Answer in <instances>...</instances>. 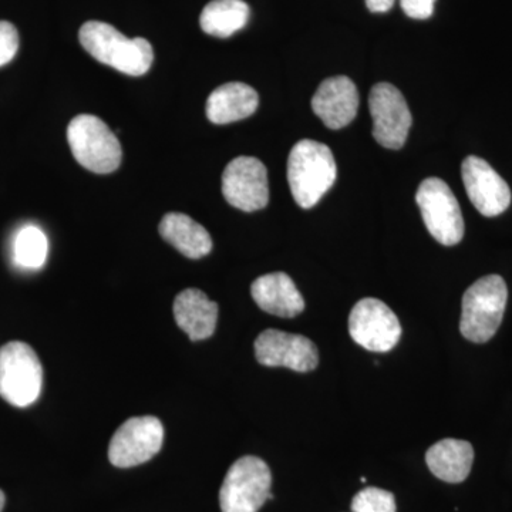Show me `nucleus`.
<instances>
[{
    "mask_svg": "<svg viewBox=\"0 0 512 512\" xmlns=\"http://www.w3.org/2000/svg\"><path fill=\"white\" fill-rule=\"evenodd\" d=\"M338 175L335 157L326 144L301 140L288 158V183L293 200L303 210L315 207Z\"/></svg>",
    "mask_w": 512,
    "mask_h": 512,
    "instance_id": "obj_1",
    "label": "nucleus"
},
{
    "mask_svg": "<svg viewBox=\"0 0 512 512\" xmlns=\"http://www.w3.org/2000/svg\"><path fill=\"white\" fill-rule=\"evenodd\" d=\"M80 43L97 62L107 64L128 76L140 77L150 70L154 60L153 47L143 37L128 39L109 23H84Z\"/></svg>",
    "mask_w": 512,
    "mask_h": 512,
    "instance_id": "obj_2",
    "label": "nucleus"
},
{
    "mask_svg": "<svg viewBox=\"0 0 512 512\" xmlns=\"http://www.w3.org/2000/svg\"><path fill=\"white\" fill-rule=\"evenodd\" d=\"M507 284L500 275H488L478 279L463 296L461 335L474 343L493 339L507 306Z\"/></svg>",
    "mask_w": 512,
    "mask_h": 512,
    "instance_id": "obj_3",
    "label": "nucleus"
},
{
    "mask_svg": "<svg viewBox=\"0 0 512 512\" xmlns=\"http://www.w3.org/2000/svg\"><path fill=\"white\" fill-rule=\"evenodd\" d=\"M67 141L77 163L92 173L110 174L120 167L123 148L119 138L99 117H74L67 127Z\"/></svg>",
    "mask_w": 512,
    "mask_h": 512,
    "instance_id": "obj_4",
    "label": "nucleus"
},
{
    "mask_svg": "<svg viewBox=\"0 0 512 512\" xmlns=\"http://www.w3.org/2000/svg\"><path fill=\"white\" fill-rule=\"evenodd\" d=\"M43 367L35 350L25 342L0 348V396L12 406L29 407L39 399Z\"/></svg>",
    "mask_w": 512,
    "mask_h": 512,
    "instance_id": "obj_5",
    "label": "nucleus"
},
{
    "mask_svg": "<svg viewBox=\"0 0 512 512\" xmlns=\"http://www.w3.org/2000/svg\"><path fill=\"white\" fill-rule=\"evenodd\" d=\"M272 474L261 458L245 456L229 468L220 491L222 512H258L271 494Z\"/></svg>",
    "mask_w": 512,
    "mask_h": 512,
    "instance_id": "obj_6",
    "label": "nucleus"
},
{
    "mask_svg": "<svg viewBox=\"0 0 512 512\" xmlns=\"http://www.w3.org/2000/svg\"><path fill=\"white\" fill-rule=\"evenodd\" d=\"M417 205L431 237L444 247L460 244L464 220L456 195L440 178H426L416 194Z\"/></svg>",
    "mask_w": 512,
    "mask_h": 512,
    "instance_id": "obj_7",
    "label": "nucleus"
},
{
    "mask_svg": "<svg viewBox=\"0 0 512 512\" xmlns=\"http://www.w3.org/2000/svg\"><path fill=\"white\" fill-rule=\"evenodd\" d=\"M350 338L370 352H390L402 338L396 313L379 299H362L349 316Z\"/></svg>",
    "mask_w": 512,
    "mask_h": 512,
    "instance_id": "obj_8",
    "label": "nucleus"
},
{
    "mask_svg": "<svg viewBox=\"0 0 512 512\" xmlns=\"http://www.w3.org/2000/svg\"><path fill=\"white\" fill-rule=\"evenodd\" d=\"M163 441L164 427L157 417H131L110 441V463L119 468L140 466L160 453Z\"/></svg>",
    "mask_w": 512,
    "mask_h": 512,
    "instance_id": "obj_9",
    "label": "nucleus"
},
{
    "mask_svg": "<svg viewBox=\"0 0 512 512\" xmlns=\"http://www.w3.org/2000/svg\"><path fill=\"white\" fill-rule=\"evenodd\" d=\"M373 137L380 146L400 150L412 127V113L402 92L390 83H377L369 96Z\"/></svg>",
    "mask_w": 512,
    "mask_h": 512,
    "instance_id": "obj_10",
    "label": "nucleus"
},
{
    "mask_svg": "<svg viewBox=\"0 0 512 512\" xmlns=\"http://www.w3.org/2000/svg\"><path fill=\"white\" fill-rule=\"evenodd\" d=\"M222 194L232 207L244 212L262 210L269 202L268 171L255 157H237L222 174Z\"/></svg>",
    "mask_w": 512,
    "mask_h": 512,
    "instance_id": "obj_11",
    "label": "nucleus"
},
{
    "mask_svg": "<svg viewBox=\"0 0 512 512\" xmlns=\"http://www.w3.org/2000/svg\"><path fill=\"white\" fill-rule=\"evenodd\" d=\"M255 356L261 365L299 373L312 372L319 363L318 348L311 339L278 329H266L256 338Z\"/></svg>",
    "mask_w": 512,
    "mask_h": 512,
    "instance_id": "obj_12",
    "label": "nucleus"
},
{
    "mask_svg": "<svg viewBox=\"0 0 512 512\" xmlns=\"http://www.w3.org/2000/svg\"><path fill=\"white\" fill-rule=\"evenodd\" d=\"M464 187L474 207L484 217H497L508 210L511 190L504 178L483 158L470 156L461 165Z\"/></svg>",
    "mask_w": 512,
    "mask_h": 512,
    "instance_id": "obj_13",
    "label": "nucleus"
},
{
    "mask_svg": "<svg viewBox=\"0 0 512 512\" xmlns=\"http://www.w3.org/2000/svg\"><path fill=\"white\" fill-rule=\"evenodd\" d=\"M359 109L356 84L346 76L323 80L312 99V110L326 127L339 130L355 120Z\"/></svg>",
    "mask_w": 512,
    "mask_h": 512,
    "instance_id": "obj_14",
    "label": "nucleus"
},
{
    "mask_svg": "<svg viewBox=\"0 0 512 512\" xmlns=\"http://www.w3.org/2000/svg\"><path fill=\"white\" fill-rule=\"evenodd\" d=\"M251 293L262 311L279 318H295L305 309L301 292L291 276L284 272H274L256 279L251 286Z\"/></svg>",
    "mask_w": 512,
    "mask_h": 512,
    "instance_id": "obj_15",
    "label": "nucleus"
},
{
    "mask_svg": "<svg viewBox=\"0 0 512 512\" xmlns=\"http://www.w3.org/2000/svg\"><path fill=\"white\" fill-rule=\"evenodd\" d=\"M175 322L191 340L211 338L217 328L218 305L200 289H185L174 301Z\"/></svg>",
    "mask_w": 512,
    "mask_h": 512,
    "instance_id": "obj_16",
    "label": "nucleus"
},
{
    "mask_svg": "<svg viewBox=\"0 0 512 512\" xmlns=\"http://www.w3.org/2000/svg\"><path fill=\"white\" fill-rule=\"evenodd\" d=\"M258 106V93L251 86L232 82L218 87L210 94L205 111L211 123L229 124L252 116Z\"/></svg>",
    "mask_w": 512,
    "mask_h": 512,
    "instance_id": "obj_17",
    "label": "nucleus"
},
{
    "mask_svg": "<svg viewBox=\"0 0 512 512\" xmlns=\"http://www.w3.org/2000/svg\"><path fill=\"white\" fill-rule=\"evenodd\" d=\"M474 448L468 441L446 439L433 444L426 454L431 473L450 484L463 483L470 476Z\"/></svg>",
    "mask_w": 512,
    "mask_h": 512,
    "instance_id": "obj_18",
    "label": "nucleus"
},
{
    "mask_svg": "<svg viewBox=\"0 0 512 512\" xmlns=\"http://www.w3.org/2000/svg\"><path fill=\"white\" fill-rule=\"evenodd\" d=\"M161 237L173 245L180 254L190 259L204 258L212 249L211 235L207 229L180 212L165 215L158 227Z\"/></svg>",
    "mask_w": 512,
    "mask_h": 512,
    "instance_id": "obj_19",
    "label": "nucleus"
},
{
    "mask_svg": "<svg viewBox=\"0 0 512 512\" xmlns=\"http://www.w3.org/2000/svg\"><path fill=\"white\" fill-rule=\"evenodd\" d=\"M251 15L244 0H212L202 10L200 25L207 35L229 37L244 29Z\"/></svg>",
    "mask_w": 512,
    "mask_h": 512,
    "instance_id": "obj_20",
    "label": "nucleus"
},
{
    "mask_svg": "<svg viewBox=\"0 0 512 512\" xmlns=\"http://www.w3.org/2000/svg\"><path fill=\"white\" fill-rule=\"evenodd\" d=\"M49 244L45 232L35 225H26L13 242V258L23 269H40L46 264Z\"/></svg>",
    "mask_w": 512,
    "mask_h": 512,
    "instance_id": "obj_21",
    "label": "nucleus"
},
{
    "mask_svg": "<svg viewBox=\"0 0 512 512\" xmlns=\"http://www.w3.org/2000/svg\"><path fill=\"white\" fill-rule=\"evenodd\" d=\"M396 500L390 491L367 487L352 500L353 512H396Z\"/></svg>",
    "mask_w": 512,
    "mask_h": 512,
    "instance_id": "obj_22",
    "label": "nucleus"
},
{
    "mask_svg": "<svg viewBox=\"0 0 512 512\" xmlns=\"http://www.w3.org/2000/svg\"><path fill=\"white\" fill-rule=\"evenodd\" d=\"M19 50V33L12 23L0 20V67L12 62Z\"/></svg>",
    "mask_w": 512,
    "mask_h": 512,
    "instance_id": "obj_23",
    "label": "nucleus"
},
{
    "mask_svg": "<svg viewBox=\"0 0 512 512\" xmlns=\"http://www.w3.org/2000/svg\"><path fill=\"white\" fill-rule=\"evenodd\" d=\"M434 3L436 0H400L403 12L417 20L429 19L434 13Z\"/></svg>",
    "mask_w": 512,
    "mask_h": 512,
    "instance_id": "obj_24",
    "label": "nucleus"
},
{
    "mask_svg": "<svg viewBox=\"0 0 512 512\" xmlns=\"http://www.w3.org/2000/svg\"><path fill=\"white\" fill-rule=\"evenodd\" d=\"M366 5L370 12L384 13L393 8L394 0H366Z\"/></svg>",
    "mask_w": 512,
    "mask_h": 512,
    "instance_id": "obj_25",
    "label": "nucleus"
},
{
    "mask_svg": "<svg viewBox=\"0 0 512 512\" xmlns=\"http://www.w3.org/2000/svg\"><path fill=\"white\" fill-rule=\"evenodd\" d=\"M5 501H6L5 494H3V491L0 490V512H2L3 507H5Z\"/></svg>",
    "mask_w": 512,
    "mask_h": 512,
    "instance_id": "obj_26",
    "label": "nucleus"
}]
</instances>
